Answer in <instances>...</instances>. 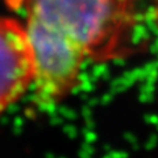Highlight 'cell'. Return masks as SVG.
<instances>
[{
  "label": "cell",
  "instance_id": "obj_1",
  "mask_svg": "<svg viewBox=\"0 0 158 158\" xmlns=\"http://www.w3.org/2000/svg\"><path fill=\"white\" fill-rule=\"evenodd\" d=\"M150 0H14L23 27L72 39L88 61L106 63L129 56L144 25Z\"/></svg>",
  "mask_w": 158,
  "mask_h": 158
},
{
  "label": "cell",
  "instance_id": "obj_2",
  "mask_svg": "<svg viewBox=\"0 0 158 158\" xmlns=\"http://www.w3.org/2000/svg\"><path fill=\"white\" fill-rule=\"evenodd\" d=\"M33 56L34 104L49 109L63 102L80 85L88 57L75 41L40 29H25Z\"/></svg>",
  "mask_w": 158,
  "mask_h": 158
},
{
  "label": "cell",
  "instance_id": "obj_3",
  "mask_svg": "<svg viewBox=\"0 0 158 158\" xmlns=\"http://www.w3.org/2000/svg\"><path fill=\"white\" fill-rule=\"evenodd\" d=\"M33 82V56L21 20L0 15V116Z\"/></svg>",
  "mask_w": 158,
  "mask_h": 158
}]
</instances>
